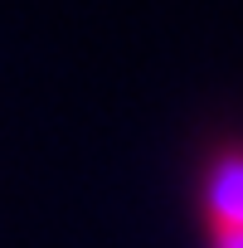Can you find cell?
<instances>
[{
  "label": "cell",
  "mask_w": 243,
  "mask_h": 248,
  "mask_svg": "<svg viewBox=\"0 0 243 248\" xmlns=\"http://www.w3.org/2000/svg\"><path fill=\"white\" fill-rule=\"evenodd\" d=\"M199 229L209 248H243V137L219 141L199 170Z\"/></svg>",
  "instance_id": "1"
}]
</instances>
